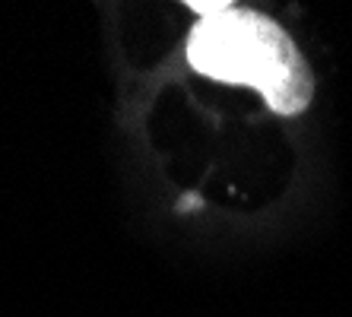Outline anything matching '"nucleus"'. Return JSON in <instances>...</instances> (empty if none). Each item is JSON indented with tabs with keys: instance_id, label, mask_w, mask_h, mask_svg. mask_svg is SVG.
Instances as JSON below:
<instances>
[{
	"instance_id": "f03ea898",
	"label": "nucleus",
	"mask_w": 352,
	"mask_h": 317,
	"mask_svg": "<svg viewBox=\"0 0 352 317\" xmlns=\"http://www.w3.org/2000/svg\"><path fill=\"white\" fill-rule=\"evenodd\" d=\"M184 7L194 10L197 19H206V17H213V13H222V10H229L232 0H188Z\"/></svg>"
},
{
	"instance_id": "f257e3e1",
	"label": "nucleus",
	"mask_w": 352,
	"mask_h": 317,
	"mask_svg": "<svg viewBox=\"0 0 352 317\" xmlns=\"http://www.w3.org/2000/svg\"><path fill=\"white\" fill-rule=\"evenodd\" d=\"M188 61L197 74L238 86H254L270 111L295 118L311 105L314 76L286 29L261 10L232 3L197 19L188 39Z\"/></svg>"
},
{
	"instance_id": "7ed1b4c3",
	"label": "nucleus",
	"mask_w": 352,
	"mask_h": 317,
	"mask_svg": "<svg viewBox=\"0 0 352 317\" xmlns=\"http://www.w3.org/2000/svg\"><path fill=\"white\" fill-rule=\"evenodd\" d=\"M194 206H204V200L197 194H188L184 200H181V212H188V210H194Z\"/></svg>"
}]
</instances>
